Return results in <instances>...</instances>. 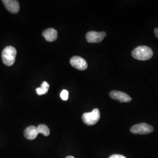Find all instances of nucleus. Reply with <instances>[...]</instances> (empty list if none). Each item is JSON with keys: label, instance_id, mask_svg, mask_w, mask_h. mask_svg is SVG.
I'll return each instance as SVG.
<instances>
[{"label": "nucleus", "instance_id": "nucleus-9", "mask_svg": "<svg viewBox=\"0 0 158 158\" xmlns=\"http://www.w3.org/2000/svg\"><path fill=\"white\" fill-rule=\"evenodd\" d=\"M39 134L38 128L35 126H29L24 131V136L29 140H34L36 139Z\"/></svg>", "mask_w": 158, "mask_h": 158}, {"label": "nucleus", "instance_id": "nucleus-8", "mask_svg": "<svg viewBox=\"0 0 158 158\" xmlns=\"http://www.w3.org/2000/svg\"><path fill=\"white\" fill-rule=\"evenodd\" d=\"M5 6L6 9L12 14L18 13L19 9L20 6L19 2L15 0H3L2 1Z\"/></svg>", "mask_w": 158, "mask_h": 158}, {"label": "nucleus", "instance_id": "nucleus-2", "mask_svg": "<svg viewBox=\"0 0 158 158\" xmlns=\"http://www.w3.org/2000/svg\"><path fill=\"white\" fill-rule=\"evenodd\" d=\"M17 50L11 46H8L5 48L2 52V62L7 66H11L14 64L17 56Z\"/></svg>", "mask_w": 158, "mask_h": 158}, {"label": "nucleus", "instance_id": "nucleus-4", "mask_svg": "<svg viewBox=\"0 0 158 158\" xmlns=\"http://www.w3.org/2000/svg\"><path fill=\"white\" fill-rule=\"evenodd\" d=\"M153 127L147 123H141L133 125L130 131L132 133L135 134H148L153 131Z\"/></svg>", "mask_w": 158, "mask_h": 158}, {"label": "nucleus", "instance_id": "nucleus-1", "mask_svg": "<svg viewBox=\"0 0 158 158\" xmlns=\"http://www.w3.org/2000/svg\"><path fill=\"white\" fill-rule=\"evenodd\" d=\"M153 53L151 48L147 46H139L132 52V57L139 60H148L153 56Z\"/></svg>", "mask_w": 158, "mask_h": 158}, {"label": "nucleus", "instance_id": "nucleus-12", "mask_svg": "<svg viewBox=\"0 0 158 158\" xmlns=\"http://www.w3.org/2000/svg\"><path fill=\"white\" fill-rule=\"evenodd\" d=\"M39 134H42L45 136H48L50 134L49 128L44 124H40L37 127Z\"/></svg>", "mask_w": 158, "mask_h": 158}, {"label": "nucleus", "instance_id": "nucleus-7", "mask_svg": "<svg viewBox=\"0 0 158 158\" xmlns=\"http://www.w3.org/2000/svg\"><path fill=\"white\" fill-rule=\"evenodd\" d=\"M110 96L113 100H118L120 102H128L132 100V98L129 95L119 91H111L110 93Z\"/></svg>", "mask_w": 158, "mask_h": 158}, {"label": "nucleus", "instance_id": "nucleus-3", "mask_svg": "<svg viewBox=\"0 0 158 158\" xmlns=\"http://www.w3.org/2000/svg\"><path fill=\"white\" fill-rule=\"evenodd\" d=\"M100 118V113L98 109L95 108L90 113H84L82 115L83 123L87 125H93L98 123Z\"/></svg>", "mask_w": 158, "mask_h": 158}, {"label": "nucleus", "instance_id": "nucleus-14", "mask_svg": "<svg viewBox=\"0 0 158 158\" xmlns=\"http://www.w3.org/2000/svg\"><path fill=\"white\" fill-rule=\"evenodd\" d=\"M109 158H127L124 156L122 155H118V154H115L111 155Z\"/></svg>", "mask_w": 158, "mask_h": 158}, {"label": "nucleus", "instance_id": "nucleus-6", "mask_svg": "<svg viewBox=\"0 0 158 158\" xmlns=\"http://www.w3.org/2000/svg\"><path fill=\"white\" fill-rule=\"evenodd\" d=\"M70 62L73 68L80 70H85L88 67L87 63L85 59L77 56L72 57L70 59Z\"/></svg>", "mask_w": 158, "mask_h": 158}, {"label": "nucleus", "instance_id": "nucleus-13", "mask_svg": "<svg viewBox=\"0 0 158 158\" xmlns=\"http://www.w3.org/2000/svg\"><path fill=\"white\" fill-rule=\"evenodd\" d=\"M60 97L64 101L68 100L69 98V92L66 90H63L60 93Z\"/></svg>", "mask_w": 158, "mask_h": 158}, {"label": "nucleus", "instance_id": "nucleus-10", "mask_svg": "<svg viewBox=\"0 0 158 158\" xmlns=\"http://www.w3.org/2000/svg\"><path fill=\"white\" fill-rule=\"evenodd\" d=\"M42 35L47 41L53 42L57 38V32L55 29L48 28L43 32Z\"/></svg>", "mask_w": 158, "mask_h": 158}, {"label": "nucleus", "instance_id": "nucleus-16", "mask_svg": "<svg viewBox=\"0 0 158 158\" xmlns=\"http://www.w3.org/2000/svg\"><path fill=\"white\" fill-rule=\"evenodd\" d=\"M66 158H74L73 156H69L68 157H66Z\"/></svg>", "mask_w": 158, "mask_h": 158}, {"label": "nucleus", "instance_id": "nucleus-5", "mask_svg": "<svg viewBox=\"0 0 158 158\" xmlns=\"http://www.w3.org/2000/svg\"><path fill=\"white\" fill-rule=\"evenodd\" d=\"M106 36L105 32H98L96 31H90L86 34V40L89 43H99L101 42L104 38Z\"/></svg>", "mask_w": 158, "mask_h": 158}, {"label": "nucleus", "instance_id": "nucleus-15", "mask_svg": "<svg viewBox=\"0 0 158 158\" xmlns=\"http://www.w3.org/2000/svg\"><path fill=\"white\" fill-rule=\"evenodd\" d=\"M154 32H155V36L157 37L158 38V28H155V31H154Z\"/></svg>", "mask_w": 158, "mask_h": 158}, {"label": "nucleus", "instance_id": "nucleus-11", "mask_svg": "<svg viewBox=\"0 0 158 158\" xmlns=\"http://www.w3.org/2000/svg\"><path fill=\"white\" fill-rule=\"evenodd\" d=\"M49 88V85L46 81H44L41 85V87H38L36 89V93L39 96L44 95L48 93Z\"/></svg>", "mask_w": 158, "mask_h": 158}]
</instances>
